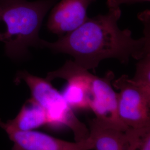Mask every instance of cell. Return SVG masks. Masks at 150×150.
Here are the masks:
<instances>
[{
  "label": "cell",
  "instance_id": "6da1fadb",
  "mask_svg": "<svg viewBox=\"0 0 150 150\" xmlns=\"http://www.w3.org/2000/svg\"><path fill=\"white\" fill-rule=\"evenodd\" d=\"M105 15L88 18L72 32L54 42L41 40L40 47L56 53L70 54L74 62L87 70L95 71L104 59H115L128 64L131 59L139 60L150 53V15L142 13L139 19L144 23V36L132 37L128 29L121 30L118 21L121 16L120 7L108 8Z\"/></svg>",
  "mask_w": 150,
  "mask_h": 150
},
{
  "label": "cell",
  "instance_id": "7a4b0ae2",
  "mask_svg": "<svg viewBox=\"0 0 150 150\" xmlns=\"http://www.w3.org/2000/svg\"><path fill=\"white\" fill-rule=\"evenodd\" d=\"M57 0H0V42L11 59L26 57L31 47H40L45 17Z\"/></svg>",
  "mask_w": 150,
  "mask_h": 150
},
{
  "label": "cell",
  "instance_id": "3957f363",
  "mask_svg": "<svg viewBox=\"0 0 150 150\" xmlns=\"http://www.w3.org/2000/svg\"><path fill=\"white\" fill-rule=\"evenodd\" d=\"M21 81L29 87L31 98L44 110L48 121L47 126L54 128L68 127L74 132L76 142L88 138L90 132L86 125L77 118L74 110L51 81L31 75L26 71L17 74L15 82Z\"/></svg>",
  "mask_w": 150,
  "mask_h": 150
},
{
  "label": "cell",
  "instance_id": "277c9868",
  "mask_svg": "<svg viewBox=\"0 0 150 150\" xmlns=\"http://www.w3.org/2000/svg\"><path fill=\"white\" fill-rule=\"evenodd\" d=\"M118 90L119 117L128 128L150 127V89L134 82L127 75H123L112 81Z\"/></svg>",
  "mask_w": 150,
  "mask_h": 150
},
{
  "label": "cell",
  "instance_id": "5b68a950",
  "mask_svg": "<svg viewBox=\"0 0 150 150\" xmlns=\"http://www.w3.org/2000/svg\"><path fill=\"white\" fill-rule=\"evenodd\" d=\"M114 78L112 71L107 72L102 77L93 76L89 109L95 113L94 120L100 125L125 131L128 127L118 115L117 93L112 84Z\"/></svg>",
  "mask_w": 150,
  "mask_h": 150
},
{
  "label": "cell",
  "instance_id": "8992f818",
  "mask_svg": "<svg viewBox=\"0 0 150 150\" xmlns=\"http://www.w3.org/2000/svg\"><path fill=\"white\" fill-rule=\"evenodd\" d=\"M93 76L74 61L69 60L59 69L48 72L46 79L51 82L56 79L67 81L66 86L61 92L65 101L73 110H87Z\"/></svg>",
  "mask_w": 150,
  "mask_h": 150
},
{
  "label": "cell",
  "instance_id": "52a82bcc",
  "mask_svg": "<svg viewBox=\"0 0 150 150\" xmlns=\"http://www.w3.org/2000/svg\"><path fill=\"white\" fill-rule=\"evenodd\" d=\"M2 129L13 142L11 150H92L94 148L90 137L85 140L72 142L34 130H17L5 123Z\"/></svg>",
  "mask_w": 150,
  "mask_h": 150
},
{
  "label": "cell",
  "instance_id": "ba28073f",
  "mask_svg": "<svg viewBox=\"0 0 150 150\" xmlns=\"http://www.w3.org/2000/svg\"><path fill=\"white\" fill-rule=\"evenodd\" d=\"M96 0H61L54 6L47 26L59 36L74 31L88 18L87 9Z\"/></svg>",
  "mask_w": 150,
  "mask_h": 150
},
{
  "label": "cell",
  "instance_id": "9c48e42d",
  "mask_svg": "<svg viewBox=\"0 0 150 150\" xmlns=\"http://www.w3.org/2000/svg\"><path fill=\"white\" fill-rule=\"evenodd\" d=\"M90 134L93 150H127L125 131L100 125L93 119L90 122Z\"/></svg>",
  "mask_w": 150,
  "mask_h": 150
},
{
  "label": "cell",
  "instance_id": "30bf717a",
  "mask_svg": "<svg viewBox=\"0 0 150 150\" xmlns=\"http://www.w3.org/2000/svg\"><path fill=\"white\" fill-rule=\"evenodd\" d=\"M47 118L44 110L30 98L23 104L15 118L5 123L12 129L27 131L47 125Z\"/></svg>",
  "mask_w": 150,
  "mask_h": 150
},
{
  "label": "cell",
  "instance_id": "8fae6325",
  "mask_svg": "<svg viewBox=\"0 0 150 150\" xmlns=\"http://www.w3.org/2000/svg\"><path fill=\"white\" fill-rule=\"evenodd\" d=\"M125 133L127 150H150V127L128 128Z\"/></svg>",
  "mask_w": 150,
  "mask_h": 150
},
{
  "label": "cell",
  "instance_id": "7c38bea8",
  "mask_svg": "<svg viewBox=\"0 0 150 150\" xmlns=\"http://www.w3.org/2000/svg\"><path fill=\"white\" fill-rule=\"evenodd\" d=\"M131 79L139 85L150 89V53L139 60L134 76Z\"/></svg>",
  "mask_w": 150,
  "mask_h": 150
},
{
  "label": "cell",
  "instance_id": "4fadbf2b",
  "mask_svg": "<svg viewBox=\"0 0 150 150\" xmlns=\"http://www.w3.org/2000/svg\"><path fill=\"white\" fill-rule=\"evenodd\" d=\"M147 1L150 0H107V5L108 8H111L120 7L122 4H133Z\"/></svg>",
  "mask_w": 150,
  "mask_h": 150
},
{
  "label": "cell",
  "instance_id": "5bb4252c",
  "mask_svg": "<svg viewBox=\"0 0 150 150\" xmlns=\"http://www.w3.org/2000/svg\"><path fill=\"white\" fill-rule=\"evenodd\" d=\"M4 125V123L3 122H2V121H1V120H0V127H1V128H2V127H3Z\"/></svg>",
  "mask_w": 150,
  "mask_h": 150
}]
</instances>
